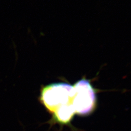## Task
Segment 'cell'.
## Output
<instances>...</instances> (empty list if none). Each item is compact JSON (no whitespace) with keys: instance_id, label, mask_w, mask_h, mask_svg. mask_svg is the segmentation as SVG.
Segmentation results:
<instances>
[{"instance_id":"cell-1","label":"cell","mask_w":131,"mask_h":131,"mask_svg":"<svg viewBox=\"0 0 131 131\" xmlns=\"http://www.w3.org/2000/svg\"><path fill=\"white\" fill-rule=\"evenodd\" d=\"M74 93L73 86L70 84L52 83L42 87L39 100L46 110L52 114L62 106L73 105Z\"/></svg>"},{"instance_id":"cell-2","label":"cell","mask_w":131,"mask_h":131,"mask_svg":"<svg viewBox=\"0 0 131 131\" xmlns=\"http://www.w3.org/2000/svg\"><path fill=\"white\" fill-rule=\"evenodd\" d=\"M73 86L75 93L73 105L75 114L81 116L91 114L95 108L96 98L95 91L90 82L82 79Z\"/></svg>"}]
</instances>
